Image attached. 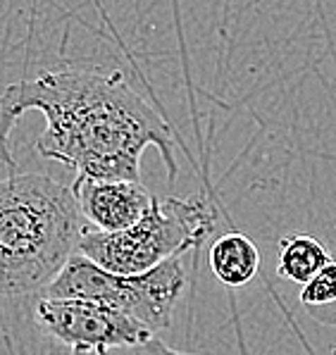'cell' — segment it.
I'll return each instance as SVG.
<instances>
[{
	"label": "cell",
	"instance_id": "obj_1",
	"mask_svg": "<svg viewBox=\"0 0 336 355\" xmlns=\"http://www.w3.org/2000/svg\"><path fill=\"white\" fill-rule=\"evenodd\" d=\"M29 110L46 117L36 153L74 169L77 179L141 182L148 146L160 150L167 177H177L172 127L119 72L60 69L10 84L0 96V162L10 167V136Z\"/></svg>",
	"mask_w": 336,
	"mask_h": 355
},
{
	"label": "cell",
	"instance_id": "obj_2",
	"mask_svg": "<svg viewBox=\"0 0 336 355\" xmlns=\"http://www.w3.org/2000/svg\"><path fill=\"white\" fill-rule=\"evenodd\" d=\"M86 222L74 193L48 174L0 179V298L34 296L79 253Z\"/></svg>",
	"mask_w": 336,
	"mask_h": 355
},
{
	"label": "cell",
	"instance_id": "obj_3",
	"mask_svg": "<svg viewBox=\"0 0 336 355\" xmlns=\"http://www.w3.org/2000/svg\"><path fill=\"white\" fill-rule=\"evenodd\" d=\"M215 222L218 212L200 196L155 198L148 212L124 232L103 234L86 227L79 255L110 275L139 277L203 245L215 232Z\"/></svg>",
	"mask_w": 336,
	"mask_h": 355
},
{
	"label": "cell",
	"instance_id": "obj_4",
	"mask_svg": "<svg viewBox=\"0 0 336 355\" xmlns=\"http://www.w3.org/2000/svg\"><path fill=\"white\" fill-rule=\"evenodd\" d=\"M186 288L182 258L162 262L139 277H119L100 270L84 255H74L58 279L41 293L46 298H79L115 308L158 336L172 324V315Z\"/></svg>",
	"mask_w": 336,
	"mask_h": 355
},
{
	"label": "cell",
	"instance_id": "obj_5",
	"mask_svg": "<svg viewBox=\"0 0 336 355\" xmlns=\"http://www.w3.org/2000/svg\"><path fill=\"white\" fill-rule=\"evenodd\" d=\"M34 320L43 334L69 355H107L158 338L136 320L94 300L39 296Z\"/></svg>",
	"mask_w": 336,
	"mask_h": 355
},
{
	"label": "cell",
	"instance_id": "obj_6",
	"mask_svg": "<svg viewBox=\"0 0 336 355\" xmlns=\"http://www.w3.org/2000/svg\"><path fill=\"white\" fill-rule=\"evenodd\" d=\"M69 189H72L86 227L103 234H115L134 227L155 200V196L143 187V182L77 179Z\"/></svg>",
	"mask_w": 336,
	"mask_h": 355
},
{
	"label": "cell",
	"instance_id": "obj_7",
	"mask_svg": "<svg viewBox=\"0 0 336 355\" xmlns=\"http://www.w3.org/2000/svg\"><path fill=\"white\" fill-rule=\"evenodd\" d=\"M210 270L224 286L241 288L258 275L260 250L248 236L229 232L210 245Z\"/></svg>",
	"mask_w": 336,
	"mask_h": 355
},
{
	"label": "cell",
	"instance_id": "obj_8",
	"mask_svg": "<svg viewBox=\"0 0 336 355\" xmlns=\"http://www.w3.org/2000/svg\"><path fill=\"white\" fill-rule=\"evenodd\" d=\"M332 262L327 248L312 236L298 234L279 243V267L277 272L284 279L306 286L315 275Z\"/></svg>",
	"mask_w": 336,
	"mask_h": 355
},
{
	"label": "cell",
	"instance_id": "obj_9",
	"mask_svg": "<svg viewBox=\"0 0 336 355\" xmlns=\"http://www.w3.org/2000/svg\"><path fill=\"white\" fill-rule=\"evenodd\" d=\"M301 303L308 313H315V310L336 305V262L334 260L303 286Z\"/></svg>",
	"mask_w": 336,
	"mask_h": 355
},
{
	"label": "cell",
	"instance_id": "obj_10",
	"mask_svg": "<svg viewBox=\"0 0 336 355\" xmlns=\"http://www.w3.org/2000/svg\"><path fill=\"white\" fill-rule=\"evenodd\" d=\"M107 355H191V353L175 351V348H170L165 341L153 338V341L143 343V346H139V348H127V351H115V353H107Z\"/></svg>",
	"mask_w": 336,
	"mask_h": 355
},
{
	"label": "cell",
	"instance_id": "obj_11",
	"mask_svg": "<svg viewBox=\"0 0 336 355\" xmlns=\"http://www.w3.org/2000/svg\"><path fill=\"white\" fill-rule=\"evenodd\" d=\"M51 355H69L67 351H62V348H58V351H53Z\"/></svg>",
	"mask_w": 336,
	"mask_h": 355
}]
</instances>
